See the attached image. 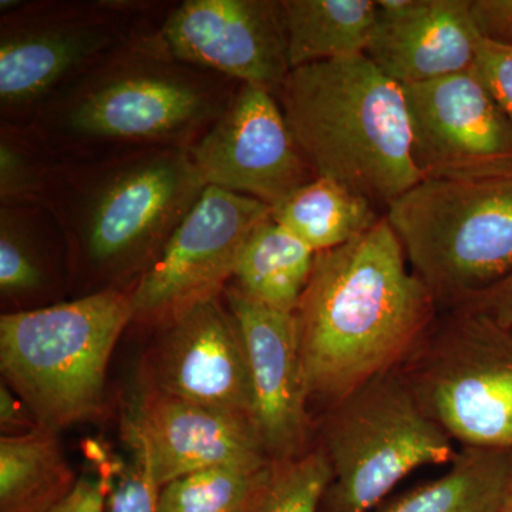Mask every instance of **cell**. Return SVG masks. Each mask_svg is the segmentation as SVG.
Masks as SVG:
<instances>
[{
  "mask_svg": "<svg viewBox=\"0 0 512 512\" xmlns=\"http://www.w3.org/2000/svg\"><path fill=\"white\" fill-rule=\"evenodd\" d=\"M439 313L386 215L348 244L316 254L293 312L315 419L363 384L399 369Z\"/></svg>",
  "mask_w": 512,
  "mask_h": 512,
  "instance_id": "cell-1",
  "label": "cell"
},
{
  "mask_svg": "<svg viewBox=\"0 0 512 512\" xmlns=\"http://www.w3.org/2000/svg\"><path fill=\"white\" fill-rule=\"evenodd\" d=\"M205 187L184 148L64 161L46 208L66 239L70 299L134 288Z\"/></svg>",
  "mask_w": 512,
  "mask_h": 512,
  "instance_id": "cell-2",
  "label": "cell"
},
{
  "mask_svg": "<svg viewBox=\"0 0 512 512\" xmlns=\"http://www.w3.org/2000/svg\"><path fill=\"white\" fill-rule=\"evenodd\" d=\"M153 36L104 59L30 124L64 161L148 150H190L241 83L175 60Z\"/></svg>",
  "mask_w": 512,
  "mask_h": 512,
  "instance_id": "cell-3",
  "label": "cell"
},
{
  "mask_svg": "<svg viewBox=\"0 0 512 512\" xmlns=\"http://www.w3.org/2000/svg\"><path fill=\"white\" fill-rule=\"evenodd\" d=\"M275 96L316 177L386 210L423 180L403 86L365 53L296 67Z\"/></svg>",
  "mask_w": 512,
  "mask_h": 512,
  "instance_id": "cell-4",
  "label": "cell"
},
{
  "mask_svg": "<svg viewBox=\"0 0 512 512\" xmlns=\"http://www.w3.org/2000/svg\"><path fill=\"white\" fill-rule=\"evenodd\" d=\"M133 288L0 316V373L40 427L60 431L106 413L107 373L133 323Z\"/></svg>",
  "mask_w": 512,
  "mask_h": 512,
  "instance_id": "cell-5",
  "label": "cell"
},
{
  "mask_svg": "<svg viewBox=\"0 0 512 512\" xmlns=\"http://www.w3.org/2000/svg\"><path fill=\"white\" fill-rule=\"evenodd\" d=\"M174 3L37 0L0 16V123L30 126L117 50L156 33Z\"/></svg>",
  "mask_w": 512,
  "mask_h": 512,
  "instance_id": "cell-6",
  "label": "cell"
},
{
  "mask_svg": "<svg viewBox=\"0 0 512 512\" xmlns=\"http://www.w3.org/2000/svg\"><path fill=\"white\" fill-rule=\"evenodd\" d=\"M384 215L440 311L470 302L512 274V174L421 180Z\"/></svg>",
  "mask_w": 512,
  "mask_h": 512,
  "instance_id": "cell-7",
  "label": "cell"
},
{
  "mask_svg": "<svg viewBox=\"0 0 512 512\" xmlns=\"http://www.w3.org/2000/svg\"><path fill=\"white\" fill-rule=\"evenodd\" d=\"M315 446L332 471L319 512H372L414 470L451 464L458 454L397 369L319 414Z\"/></svg>",
  "mask_w": 512,
  "mask_h": 512,
  "instance_id": "cell-8",
  "label": "cell"
},
{
  "mask_svg": "<svg viewBox=\"0 0 512 512\" xmlns=\"http://www.w3.org/2000/svg\"><path fill=\"white\" fill-rule=\"evenodd\" d=\"M397 370L454 443L512 451V330L468 306L440 311Z\"/></svg>",
  "mask_w": 512,
  "mask_h": 512,
  "instance_id": "cell-9",
  "label": "cell"
},
{
  "mask_svg": "<svg viewBox=\"0 0 512 512\" xmlns=\"http://www.w3.org/2000/svg\"><path fill=\"white\" fill-rule=\"evenodd\" d=\"M271 214L264 202L207 185L134 286L131 325L154 332L221 296L249 235Z\"/></svg>",
  "mask_w": 512,
  "mask_h": 512,
  "instance_id": "cell-10",
  "label": "cell"
},
{
  "mask_svg": "<svg viewBox=\"0 0 512 512\" xmlns=\"http://www.w3.org/2000/svg\"><path fill=\"white\" fill-rule=\"evenodd\" d=\"M423 180L512 174V126L476 70L403 86Z\"/></svg>",
  "mask_w": 512,
  "mask_h": 512,
  "instance_id": "cell-11",
  "label": "cell"
},
{
  "mask_svg": "<svg viewBox=\"0 0 512 512\" xmlns=\"http://www.w3.org/2000/svg\"><path fill=\"white\" fill-rule=\"evenodd\" d=\"M188 153L205 184L272 210L316 178L275 94L249 84Z\"/></svg>",
  "mask_w": 512,
  "mask_h": 512,
  "instance_id": "cell-12",
  "label": "cell"
},
{
  "mask_svg": "<svg viewBox=\"0 0 512 512\" xmlns=\"http://www.w3.org/2000/svg\"><path fill=\"white\" fill-rule=\"evenodd\" d=\"M153 333L138 366V384L254 421L247 352L222 295Z\"/></svg>",
  "mask_w": 512,
  "mask_h": 512,
  "instance_id": "cell-13",
  "label": "cell"
},
{
  "mask_svg": "<svg viewBox=\"0 0 512 512\" xmlns=\"http://www.w3.org/2000/svg\"><path fill=\"white\" fill-rule=\"evenodd\" d=\"M175 60L278 93L291 72L279 0H184L153 36Z\"/></svg>",
  "mask_w": 512,
  "mask_h": 512,
  "instance_id": "cell-14",
  "label": "cell"
},
{
  "mask_svg": "<svg viewBox=\"0 0 512 512\" xmlns=\"http://www.w3.org/2000/svg\"><path fill=\"white\" fill-rule=\"evenodd\" d=\"M121 436L160 488L204 468L271 463L249 417L184 402L138 383L121 417Z\"/></svg>",
  "mask_w": 512,
  "mask_h": 512,
  "instance_id": "cell-15",
  "label": "cell"
},
{
  "mask_svg": "<svg viewBox=\"0 0 512 512\" xmlns=\"http://www.w3.org/2000/svg\"><path fill=\"white\" fill-rule=\"evenodd\" d=\"M222 299L237 320L254 393V423L271 461L293 460L315 447L316 419L293 313L252 301L229 284Z\"/></svg>",
  "mask_w": 512,
  "mask_h": 512,
  "instance_id": "cell-16",
  "label": "cell"
},
{
  "mask_svg": "<svg viewBox=\"0 0 512 512\" xmlns=\"http://www.w3.org/2000/svg\"><path fill=\"white\" fill-rule=\"evenodd\" d=\"M365 55L394 82L412 86L467 72L483 36L471 0H377Z\"/></svg>",
  "mask_w": 512,
  "mask_h": 512,
  "instance_id": "cell-17",
  "label": "cell"
},
{
  "mask_svg": "<svg viewBox=\"0 0 512 512\" xmlns=\"http://www.w3.org/2000/svg\"><path fill=\"white\" fill-rule=\"evenodd\" d=\"M69 255L62 228L46 207H0L2 315L70 301Z\"/></svg>",
  "mask_w": 512,
  "mask_h": 512,
  "instance_id": "cell-18",
  "label": "cell"
},
{
  "mask_svg": "<svg viewBox=\"0 0 512 512\" xmlns=\"http://www.w3.org/2000/svg\"><path fill=\"white\" fill-rule=\"evenodd\" d=\"M289 67L365 53L377 22L375 0H279Z\"/></svg>",
  "mask_w": 512,
  "mask_h": 512,
  "instance_id": "cell-19",
  "label": "cell"
},
{
  "mask_svg": "<svg viewBox=\"0 0 512 512\" xmlns=\"http://www.w3.org/2000/svg\"><path fill=\"white\" fill-rule=\"evenodd\" d=\"M316 252L274 217L249 235L231 284L252 301L282 312H295L311 279Z\"/></svg>",
  "mask_w": 512,
  "mask_h": 512,
  "instance_id": "cell-20",
  "label": "cell"
},
{
  "mask_svg": "<svg viewBox=\"0 0 512 512\" xmlns=\"http://www.w3.org/2000/svg\"><path fill=\"white\" fill-rule=\"evenodd\" d=\"M77 481L59 433L0 437V512H52Z\"/></svg>",
  "mask_w": 512,
  "mask_h": 512,
  "instance_id": "cell-21",
  "label": "cell"
},
{
  "mask_svg": "<svg viewBox=\"0 0 512 512\" xmlns=\"http://www.w3.org/2000/svg\"><path fill=\"white\" fill-rule=\"evenodd\" d=\"M512 451L461 448L444 476L386 498L372 512H500Z\"/></svg>",
  "mask_w": 512,
  "mask_h": 512,
  "instance_id": "cell-22",
  "label": "cell"
},
{
  "mask_svg": "<svg viewBox=\"0 0 512 512\" xmlns=\"http://www.w3.org/2000/svg\"><path fill=\"white\" fill-rule=\"evenodd\" d=\"M383 215L367 198L325 177L313 178L272 210L274 220L316 254L348 244Z\"/></svg>",
  "mask_w": 512,
  "mask_h": 512,
  "instance_id": "cell-23",
  "label": "cell"
},
{
  "mask_svg": "<svg viewBox=\"0 0 512 512\" xmlns=\"http://www.w3.org/2000/svg\"><path fill=\"white\" fill-rule=\"evenodd\" d=\"M63 163L35 127L0 123V207H46Z\"/></svg>",
  "mask_w": 512,
  "mask_h": 512,
  "instance_id": "cell-24",
  "label": "cell"
},
{
  "mask_svg": "<svg viewBox=\"0 0 512 512\" xmlns=\"http://www.w3.org/2000/svg\"><path fill=\"white\" fill-rule=\"evenodd\" d=\"M330 478L328 460L318 446L293 460L271 461L235 512H319Z\"/></svg>",
  "mask_w": 512,
  "mask_h": 512,
  "instance_id": "cell-25",
  "label": "cell"
},
{
  "mask_svg": "<svg viewBox=\"0 0 512 512\" xmlns=\"http://www.w3.org/2000/svg\"><path fill=\"white\" fill-rule=\"evenodd\" d=\"M262 468L215 466L175 478L161 488L158 512H235Z\"/></svg>",
  "mask_w": 512,
  "mask_h": 512,
  "instance_id": "cell-26",
  "label": "cell"
},
{
  "mask_svg": "<svg viewBox=\"0 0 512 512\" xmlns=\"http://www.w3.org/2000/svg\"><path fill=\"white\" fill-rule=\"evenodd\" d=\"M101 468L109 476L104 512H158L161 488L140 461L134 457L128 463L109 458Z\"/></svg>",
  "mask_w": 512,
  "mask_h": 512,
  "instance_id": "cell-27",
  "label": "cell"
},
{
  "mask_svg": "<svg viewBox=\"0 0 512 512\" xmlns=\"http://www.w3.org/2000/svg\"><path fill=\"white\" fill-rule=\"evenodd\" d=\"M474 70L512 126V46L481 40Z\"/></svg>",
  "mask_w": 512,
  "mask_h": 512,
  "instance_id": "cell-28",
  "label": "cell"
},
{
  "mask_svg": "<svg viewBox=\"0 0 512 512\" xmlns=\"http://www.w3.org/2000/svg\"><path fill=\"white\" fill-rule=\"evenodd\" d=\"M471 13L484 39L512 46V0H471Z\"/></svg>",
  "mask_w": 512,
  "mask_h": 512,
  "instance_id": "cell-29",
  "label": "cell"
},
{
  "mask_svg": "<svg viewBox=\"0 0 512 512\" xmlns=\"http://www.w3.org/2000/svg\"><path fill=\"white\" fill-rule=\"evenodd\" d=\"M42 429L28 404L6 383H0V431L2 437H19Z\"/></svg>",
  "mask_w": 512,
  "mask_h": 512,
  "instance_id": "cell-30",
  "label": "cell"
},
{
  "mask_svg": "<svg viewBox=\"0 0 512 512\" xmlns=\"http://www.w3.org/2000/svg\"><path fill=\"white\" fill-rule=\"evenodd\" d=\"M109 477L99 468L97 477H80L69 497L52 512H104Z\"/></svg>",
  "mask_w": 512,
  "mask_h": 512,
  "instance_id": "cell-31",
  "label": "cell"
},
{
  "mask_svg": "<svg viewBox=\"0 0 512 512\" xmlns=\"http://www.w3.org/2000/svg\"><path fill=\"white\" fill-rule=\"evenodd\" d=\"M461 306L476 309L497 320L504 328L512 330V274L470 302ZM458 308V306H457Z\"/></svg>",
  "mask_w": 512,
  "mask_h": 512,
  "instance_id": "cell-32",
  "label": "cell"
},
{
  "mask_svg": "<svg viewBox=\"0 0 512 512\" xmlns=\"http://www.w3.org/2000/svg\"><path fill=\"white\" fill-rule=\"evenodd\" d=\"M500 512H512V463L505 483L503 500H501Z\"/></svg>",
  "mask_w": 512,
  "mask_h": 512,
  "instance_id": "cell-33",
  "label": "cell"
}]
</instances>
